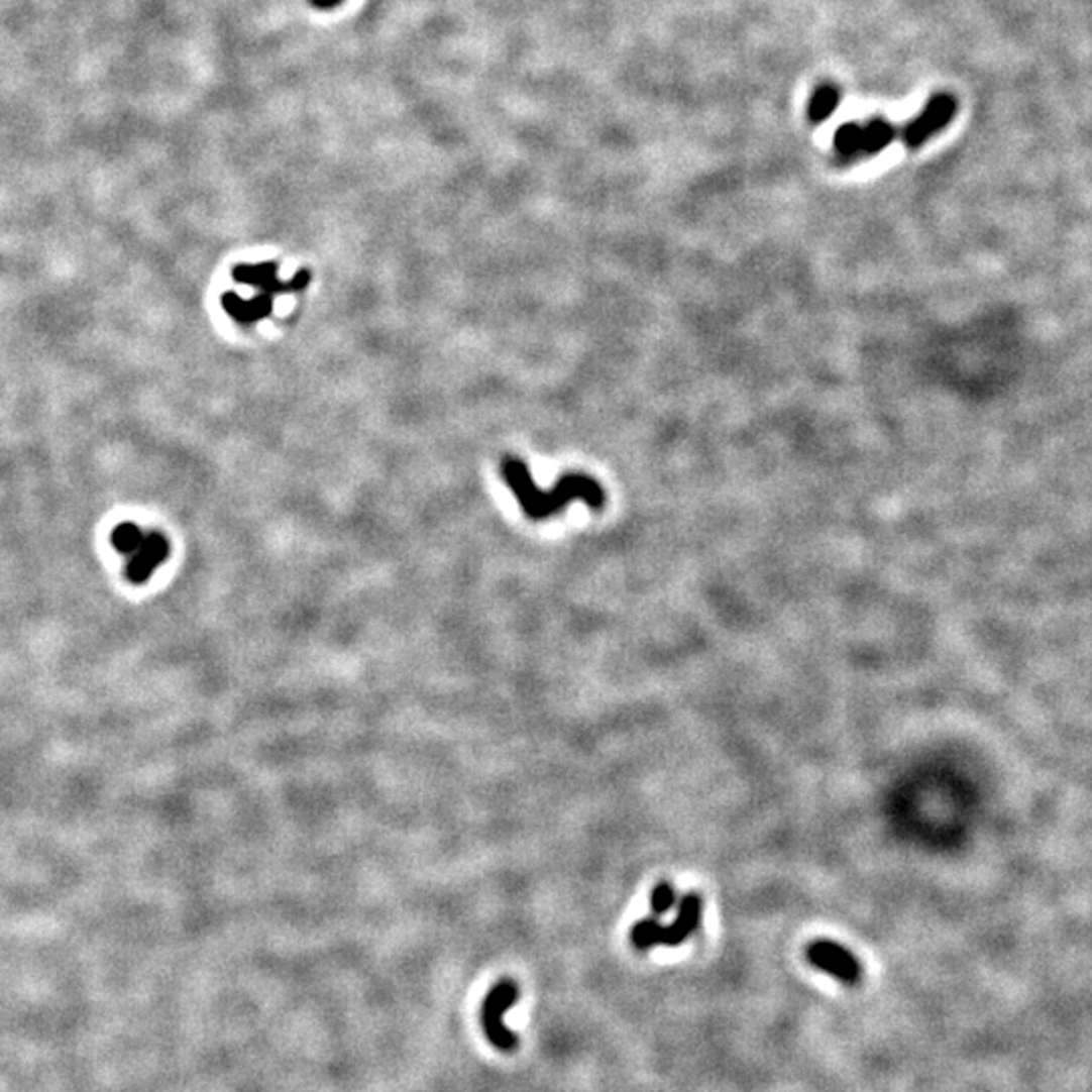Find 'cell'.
Here are the masks:
<instances>
[{
  "label": "cell",
  "mask_w": 1092,
  "mask_h": 1092,
  "mask_svg": "<svg viewBox=\"0 0 1092 1092\" xmlns=\"http://www.w3.org/2000/svg\"><path fill=\"white\" fill-rule=\"evenodd\" d=\"M310 3H312V7H316L320 11H330V9L338 7L342 0H310Z\"/></svg>",
  "instance_id": "14"
},
{
  "label": "cell",
  "mask_w": 1092,
  "mask_h": 1092,
  "mask_svg": "<svg viewBox=\"0 0 1092 1092\" xmlns=\"http://www.w3.org/2000/svg\"><path fill=\"white\" fill-rule=\"evenodd\" d=\"M518 995L520 991L516 983L512 979H502L489 989V993L485 995L481 1003V1011H479L481 1029L487 1042L502 1052H512L518 1044V1038L514 1035V1031H510L504 1023V1015L516 1003Z\"/></svg>",
  "instance_id": "2"
},
{
  "label": "cell",
  "mask_w": 1092,
  "mask_h": 1092,
  "mask_svg": "<svg viewBox=\"0 0 1092 1092\" xmlns=\"http://www.w3.org/2000/svg\"><path fill=\"white\" fill-rule=\"evenodd\" d=\"M805 959L815 969L836 977L846 985H858L862 981V963L856 955L830 939H815L805 947Z\"/></svg>",
  "instance_id": "4"
},
{
  "label": "cell",
  "mask_w": 1092,
  "mask_h": 1092,
  "mask_svg": "<svg viewBox=\"0 0 1092 1092\" xmlns=\"http://www.w3.org/2000/svg\"><path fill=\"white\" fill-rule=\"evenodd\" d=\"M892 138H894V130H892V126H888V124H884V122H874V124H868V126H858V146H856V156L876 154V152H880Z\"/></svg>",
  "instance_id": "9"
},
{
  "label": "cell",
  "mask_w": 1092,
  "mask_h": 1092,
  "mask_svg": "<svg viewBox=\"0 0 1092 1092\" xmlns=\"http://www.w3.org/2000/svg\"><path fill=\"white\" fill-rule=\"evenodd\" d=\"M144 536H146V532H142L140 526H136L132 522H122L112 532V544H114V549L120 555L130 557L140 549Z\"/></svg>",
  "instance_id": "11"
},
{
  "label": "cell",
  "mask_w": 1092,
  "mask_h": 1092,
  "mask_svg": "<svg viewBox=\"0 0 1092 1092\" xmlns=\"http://www.w3.org/2000/svg\"><path fill=\"white\" fill-rule=\"evenodd\" d=\"M955 114H957V100L951 94L933 96L926 108L920 112V116L908 124L904 132V142L912 148L924 144L929 138H933L943 128H947L951 120L955 118Z\"/></svg>",
  "instance_id": "5"
},
{
  "label": "cell",
  "mask_w": 1092,
  "mask_h": 1092,
  "mask_svg": "<svg viewBox=\"0 0 1092 1092\" xmlns=\"http://www.w3.org/2000/svg\"><path fill=\"white\" fill-rule=\"evenodd\" d=\"M676 888L670 884V882H658L652 890V896H650V904H652V910L656 916H664L668 914L674 906H676Z\"/></svg>",
  "instance_id": "12"
},
{
  "label": "cell",
  "mask_w": 1092,
  "mask_h": 1092,
  "mask_svg": "<svg viewBox=\"0 0 1092 1092\" xmlns=\"http://www.w3.org/2000/svg\"><path fill=\"white\" fill-rule=\"evenodd\" d=\"M221 304H223V310L235 322H239L243 326H251L255 322H261V320L269 318L271 312H274V298L263 296V294H255L253 298H241L235 292H227V294H223Z\"/></svg>",
  "instance_id": "8"
},
{
  "label": "cell",
  "mask_w": 1092,
  "mask_h": 1092,
  "mask_svg": "<svg viewBox=\"0 0 1092 1092\" xmlns=\"http://www.w3.org/2000/svg\"><path fill=\"white\" fill-rule=\"evenodd\" d=\"M702 910H704V902H702L700 894L690 892V894L682 896L680 902H678L676 918L672 920V924H666V941H664V945L666 947H678V945L686 943L700 929Z\"/></svg>",
  "instance_id": "7"
},
{
  "label": "cell",
  "mask_w": 1092,
  "mask_h": 1092,
  "mask_svg": "<svg viewBox=\"0 0 1092 1092\" xmlns=\"http://www.w3.org/2000/svg\"><path fill=\"white\" fill-rule=\"evenodd\" d=\"M171 557V542L162 532H148L140 549L128 557L126 577L134 585L146 583L154 571Z\"/></svg>",
  "instance_id": "6"
},
{
  "label": "cell",
  "mask_w": 1092,
  "mask_h": 1092,
  "mask_svg": "<svg viewBox=\"0 0 1092 1092\" xmlns=\"http://www.w3.org/2000/svg\"><path fill=\"white\" fill-rule=\"evenodd\" d=\"M630 941L638 951H650L658 945H664L666 941V924H662L656 916L638 920L630 931Z\"/></svg>",
  "instance_id": "10"
},
{
  "label": "cell",
  "mask_w": 1092,
  "mask_h": 1092,
  "mask_svg": "<svg viewBox=\"0 0 1092 1092\" xmlns=\"http://www.w3.org/2000/svg\"><path fill=\"white\" fill-rule=\"evenodd\" d=\"M838 106V92L832 90V88H822L813 100H811V106H809V116L820 122L824 118H828L832 114V110Z\"/></svg>",
  "instance_id": "13"
},
{
  "label": "cell",
  "mask_w": 1092,
  "mask_h": 1092,
  "mask_svg": "<svg viewBox=\"0 0 1092 1092\" xmlns=\"http://www.w3.org/2000/svg\"><path fill=\"white\" fill-rule=\"evenodd\" d=\"M280 263L278 261H265V263H241L233 269V280L237 284L249 286L255 290V294H263L269 298H278L290 292H302L310 286L312 274L308 269L298 271V276L290 282L280 280Z\"/></svg>",
  "instance_id": "3"
},
{
  "label": "cell",
  "mask_w": 1092,
  "mask_h": 1092,
  "mask_svg": "<svg viewBox=\"0 0 1092 1092\" xmlns=\"http://www.w3.org/2000/svg\"><path fill=\"white\" fill-rule=\"evenodd\" d=\"M500 473L516 496L524 514L532 520H544L561 512L575 498L583 500L595 512L604 510L606 506V492L602 483L583 473L563 475L553 489H540L538 483L532 479L528 465L512 455H506L502 459Z\"/></svg>",
  "instance_id": "1"
}]
</instances>
